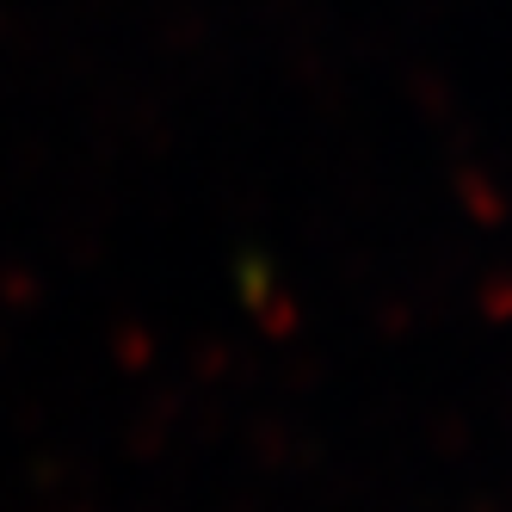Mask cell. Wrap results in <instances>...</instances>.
Here are the masks:
<instances>
[{"label": "cell", "mask_w": 512, "mask_h": 512, "mask_svg": "<svg viewBox=\"0 0 512 512\" xmlns=\"http://www.w3.org/2000/svg\"><path fill=\"white\" fill-rule=\"evenodd\" d=\"M68 512H93V506H68Z\"/></svg>", "instance_id": "obj_2"}, {"label": "cell", "mask_w": 512, "mask_h": 512, "mask_svg": "<svg viewBox=\"0 0 512 512\" xmlns=\"http://www.w3.org/2000/svg\"><path fill=\"white\" fill-rule=\"evenodd\" d=\"M463 512H506V506H494V500H469Z\"/></svg>", "instance_id": "obj_1"}]
</instances>
